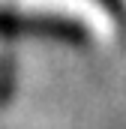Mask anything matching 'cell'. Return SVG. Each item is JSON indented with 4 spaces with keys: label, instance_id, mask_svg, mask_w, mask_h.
<instances>
[{
    "label": "cell",
    "instance_id": "1",
    "mask_svg": "<svg viewBox=\"0 0 126 129\" xmlns=\"http://www.w3.org/2000/svg\"><path fill=\"white\" fill-rule=\"evenodd\" d=\"M48 36V39H63V42H78L84 39V30L72 21H57L48 15H18V12H0V36Z\"/></svg>",
    "mask_w": 126,
    "mask_h": 129
}]
</instances>
